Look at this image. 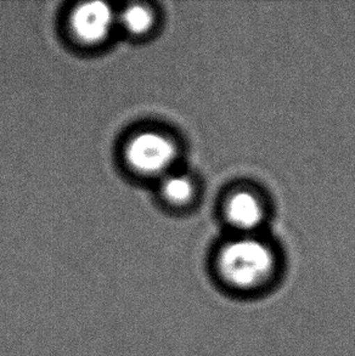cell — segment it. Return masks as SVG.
<instances>
[{"label":"cell","instance_id":"6da1fadb","mask_svg":"<svg viewBox=\"0 0 355 356\" xmlns=\"http://www.w3.org/2000/svg\"><path fill=\"white\" fill-rule=\"evenodd\" d=\"M275 265L271 250L265 242L241 237L223 247L218 270L223 280L239 289H252L265 282Z\"/></svg>","mask_w":355,"mask_h":356},{"label":"cell","instance_id":"7a4b0ae2","mask_svg":"<svg viewBox=\"0 0 355 356\" xmlns=\"http://www.w3.org/2000/svg\"><path fill=\"white\" fill-rule=\"evenodd\" d=\"M177 146L168 135L156 130L135 134L125 146L127 163L136 173L164 177L177 159Z\"/></svg>","mask_w":355,"mask_h":356},{"label":"cell","instance_id":"3957f363","mask_svg":"<svg viewBox=\"0 0 355 356\" xmlns=\"http://www.w3.org/2000/svg\"><path fill=\"white\" fill-rule=\"evenodd\" d=\"M117 22L113 10L102 1H89L78 5L70 16L73 35L84 44H97L105 40Z\"/></svg>","mask_w":355,"mask_h":356},{"label":"cell","instance_id":"277c9868","mask_svg":"<svg viewBox=\"0 0 355 356\" xmlns=\"http://www.w3.org/2000/svg\"><path fill=\"white\" fill-rule=\"evenodd\" d=\"M228 222L241 232H250L260 225L263 219V207L253 193H236L226 202Z\"/></svg>","mask_w":355,"mask_h":356},{"label":"cell","instance_id":"5b68a950","mask_svg":"<svg viewBox=\"0 0 355 356\" xmlns=\"http://www.w3.org/2000/svg\"><path fill=\"white\" fill-rule=\"evenodd\" d=\"M117 22L130 35H144L154 26V14L152 11L144 5L132 4L127 6L118 16Z\"/></svg>","mask_w":355,"mask_h":356},{"label":"cell","instance_id":"8992f818","mask_svg":"<svg viewBox=\"0 0 355 356\" xmlns=\"http://www.w3.org/2000/svg\"><path fill=\"white\" fill-rule=\"evenodd\" d=\"M161 193L168 202L185 204L194 195V184L185 174L171 173L162 177Z\"/></svg>","mask_w":355,"mask_h":356}]
</instances>
